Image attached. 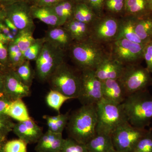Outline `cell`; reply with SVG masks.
Returning a JSON list of instances; mask_svg holds the SVG:
<instances>
[{"label":"cell","mask_w":152,"mask_h":152,"mask_svg":"<svg viewBox=\"0 0 152 152\" xmlns=\"http://www.w3.org/2000/svg\"><path fill=\"white\" fill-rule=\"evenodd\" d=\"M8 44L0 40V64L4 69L8 68Z\"/></svg>","instance_id":"cell-41"},{"label":"cell","mask_w":152,"mask_h":152,"mask_svg":"<svg viewBox=\"0 0 152 152\" xmlns=\"http://www.w3.org/2000/svg\"><path fill=\"white\" fill-rule=\"evenodd\" d=\"M4 75L2 72L0 71V95H4Z\"/></svg>","instance_id":"cell-46"},{"label":"cell","mask_w":152,"mask_h":152,"mask_svg":"<svg viewBox=\"0 0 152 152\" xmlns=\"http://www.w3.org/2000/svg\"><path fill=\"white\" fill-rule=\"evenodd\" d=\"M66 52L45 42L36 61L35 75L41 82L48 81L57 68L64 62Z\"/></svg>","instance_id":"cell-6"},{"label":"cell","mask_w":152,"mask_h":152,"mask_svg":"<svg viewBox=\"0 0 152 152\" xmlns=\"http://www.w3.org/2000/svg\"><path fill=\"white\" fill-rule=\"evenodd\" d=\"M118 80L127 96L152 85L151 73L140 64L125 66Z\"/></svg>","instance_id":"cell-8"},{"label":"cell","mask_w":152,"mask_h":152,"mask_svg":"<svg viewBox=\"0 0 152 152\" xmlns=\"http://www.w3.org/2000/svg\"><path fill=\"white\" fill-rule=\"evenodd\" d=\"M20 1L21 0H0V3L2 4L5 7Z\"/></svg>","instance_id":"cell-47"},{"label":"cell","mask_w":152,"mask_h":152,"mask_svg":"<svg viewBox=\"0 0 152 152\" xmlns=\"http://www.w3.org/2000/svg\"><path fill=\"white\" fill-rule=\"evenodd\" d=\"M109 152H121L118 151H117L116 150L114 149L112 150V151H110Z\"/></svg>","instance_id":"cell-52"},{"label":"cell","mask_w":152,"mask_h":152,"mask_svg":"<svg viewBox=\"0 0 152 152\" xmlns=\"http://www.w3.org/2000/svg\"><path fill=\"white\" fill-rule=\"evenodd\" d=\"M151 13L148 0L125 1L124 16L139 18Z\"/></svg>","instance_id":"cell-24"},{"label":"cell","mask_w":152,"mask_h":152,"mask_svg":"<svg viewBox=\"0 0 152 152\" xmlns=\"http://www.w3.org/2000/svg\"><path fill=\"white\" fill-rule=\"evenodd\" d=\"M3 95H0V96H3Z\"/></svg>","instance_id":"cell-54"},{"label":"cell","mask_w":152,"mask_h":152,"mask_svg":"<svg viewBox=\"0 0 152 152\" xmlns=\"http://www.w3.org/2000/svg\"><path fill=\"white\" fill-rule=\"evenodd\" d=\"M6 18L4 9L0 10V23L4 21V19Z\"/></svg>","instance_id":"cell-48"},{"label":"cell","mask_w":152,"mask_h":152,"mask_svg":"<svg viewBox=\"0 0 152 152\" xmlns=\"http://www.w3.org/2000/svg\"><path fill=\"white\" fill-rule=\"evenodd\" d=\"M125 66L109 57L101 63L94 71L96 77L101 81L120 78Z\"/></svg>","instance_id":"cell-17"},{"label":"cell","mask_w":152,"mask_h":152,"mask_svg":"<svg viewBox=\"0 0 152 152\" xmlns=\"http://www.w3.org/2000/svg\"><path fill=\"white\" fill-rule=\"evenodd\" d=\"M31 5L37 4L40 0H26Z\"/></svg>","instance_id":"cell-49"},{"label":"cell","mask_w":152,"mask_h":152,"mask_svg":"<svg viewBox=\"0 0 152 152\" xmlns=\"http://www.w3.org/2000/svg\"><path fill=\"white\" fill-rule=\"evenodd\" d=\"M4 22L6 26L10 29L11 31L13 33L14 35L16 37L20 32V31L15 26L9 19L6 18L4 19Z\"/></svg>","instance_id":"cell-43"},{"label":"cell","mask_w":152,"mask_h":152,"mask_svg":"<svg viewBox=\"0 0 152 152\" xmlns=\"http://www.w3.org/2000/svg\"><path fill=\"white\" fill-rule=\"evenodd\" d=\"M135 30L137 35L145 44L152 40V13L135 18Z\"/></svg>","instance_id":"cell-21"},{"label":"cell","mask_w":152,"mask_h":152,"mask_svg":"<svg viewBox=\"0 0 152 152\" xmlns=\"http://www.w3.org/2000/svg\"><path fill=\"white\" fill-rule=\"evenodd\" d=\"M71 99L59 92L51 89L47 95L46 101L49 107L60 113V110L63 104Z\"/></svg>","instance_id":"cell-30"},{"label":"cell","mask_w":152,"mask_h":152,"mask_svg":"<svg viewBox=\"0 0 152 152\" xmlns=\"http://www.w3.org/2000/svg\"><path fill=\"white\" fill-rule=\"evenodd\" d=\"M48 81L51 89L72 99H77L80 86V74H77L65 62L57 68Z\"/></svg>","instance_id":"cell-5"},{"label":"cell","mask_w":152,"mask_h":152,"mask_svg":"<svg viewBox=\"0 0 152 152\" xmlns=\"http://www.w3.org/2000/svg\"><path fill=\"white\" fill-rule=\"evenodd\" d=\"M97 124L96 104L82 105L70 115L67 131L70 138L86 144L96 134Z\"/></svg>","instance_id":"cell-2"},{"label":"cell","mask_w":152,"mask_h":152,"mask_svg":"<svg viewBox=\"0 0 152 152\" xmlns=\"http://www.w3.org/2000/svg\"><path fill=\"white\" fill-rule=\"evenodd\" d=\"M60 152H88L86 144L78 142L69 137L65 139Z\"/></svg>","instance_id":"cell-35"},{"label":"cell","mask_w":152,"mask_h":152,"mask_svg":"<svg viewBox=\"0 0 152 152\" xmlns=\"http://www.w3.org/2000/svg\"><path fill=\"white\" fill-rule=\"evenodd\" d=\"M133 152H152V128L140 139Z\"/></svg>","instance_id":"cell-33"},{"label":"cell","mask_w":152,"mask_h":152,"mask_svg":"<svg viewBox=\"0 0 152 152\" xmlns=\"http://www.w3.org/2000/svg\"><path fill=\"white\" fill-rule=\"evenodd\" d=\"M102 82L103 99L115 103H122L127 96L118 79H109Z\"/></svg>","instance_id":"cell-18"},{"label":"cell","mask_w":152,"mask_h":152,"mask_svg":"<svg viewBox=\"0 0 152 152\" xmlns=\"http://www.w3.org/2000/svg\"><path fill=\"white\" fill-rule=\"evenodd\" d=\"M0 68H1V69H4V68H3V66L1 65V64H0Z\"/></svg>","instance_id":"cell-53"},{"label":"cell","mask_w":152,"mask_h":152,"mask_svg":"<svg viewBox=\"0 0 152 152\" xmlns=\"http://www.w3.org/2000/svg\"><path fill=\"white\" fill-rule=\"evenodd\" d=\"M4 75V95L9 99L14 101L29 96L30 87L24 84L14 70L3 69Z\"/></svg>","instance_id":"cell-13"},{"label":"cell","mask_w":152,"mask_h":152,"mask_svg":"<svg viewBox=\"0 0 152 152\" xmlns=\"http://www.w3.org/2000/svg\"><path fill=\"white\" fill-rule=\"evenodd\" d=\"M76 3H85V4H88V0H73Z\"/></svg>","instance_id":"cell-50"},{"label":"cell","mask_w":152,"mask_h":152,"mask_svg":"<svg viewBox=\"0 0 152 152\" xmlns=\"http://www.w3.org/2000/svg\"><path fill=\"white\" fill-rule=\"evenodd\" d=\"M7 136L0 135V152H4V145Z\"/></svg>","instance_id":"cell-45"},{"label":"cell","mask_w":152,"mask_h":152,"mask_svg":"<svg viewBox=\"0 0 152 152\" xmlns=\"http://www.w3.org/2000/svg\"><path fill=\"white\" fill-rule=\"evenodd\" d=\"M63 26L70 33L74 42H80L89 38L90 25L73 19Z\"/></svg>","instance_id":"cell-22"},{"label":"cell","mask_w":152,"mask_h":152,"mask_svg":"<svg viewBox=\"0 0 152 152\" xmlns=\"http://www.w3.org/2000/svg\"><path fill=\"white\" fill-rule=\"evenodd\" d=\"M80 86L77 99L82 105L96 104L103 99L102 82L96 77L94 71H80Z\"/></svg>","instance_id":"cell-11"},{"label":"cell","mask_w":152,"mask_h":152,"mask_svg":"<svg viewBox=\"0 0 152 152\" xmlns=\"http://www.w3.org/2000/svg\"><path fill=\"white\" fill-rule=\"evenodd\" d=\"M30 61L26 60L21 65L14 70L24 84L31 87L35 73L33 71Z\"/></svg>","instance_id":"cell-31"},{"label":"cell","mask_w":152,"mask_h":152,"mask_svg":"<svg viewBox=\"0 0 152 152\" xmlns=\"http://www.w3.org/2000/svg\"><path fill=\"white\" fill-rule=\"evenodd\" d=\"M88 152H109L115 149L111 136L96 134L86 144Z\"/></svg>","instance_id":"cell-23"},{"label":"cell","mask_w":152,"mask_h":152,"mask_svg":"<svg viewBox=\"0 0 152 152\" xmlns=\"http://www.w3.org/2000/svg\"><path fill=\"white\" fill-rule=\"evenodd\" d=\"M126 0H105L104 14L121 18L125 15Z\"/></svg>","instance_id":"cell-29"},{"label":"cell","mask_w":152,"mask_h":152,"mask_svg":"<svg viewBox=\"0 0 152 152\" xmlns=\"http://www.w3.org/2000/svg\"><path fill=\"white\" fill-rule=\"evenodd\" d=\"M62 1L63 0H40L36 5L40 6L52 7Z\"/></svg>","instance_id":"cell-44"},{"label":"cell","mask_w":152,"mask_h":152,"mask_svg":"<svg viewBox=\"0 0 152 152\" xmlns=\"http://www.w3.org/2000/svg\"><path fill=\"white\" fill-rule=\"evenodd\" d=\"M120 18L104 14L90 25V39L107 45L117 39Z\"/></svg>","instance_id":"cell-9"},{"label":"cell","mask_w":152,"mask_h":152,"mask_svg":"<svg viewBox=\"0 0 152 152\" xmlns=\"http://www.w3.org/2000/svg\"><path fill=\"white\" fill-rule=\"evenodd\" d=\"M12 102L4 95L0 96V117H9L7 112Z\"/></svg>","instance_id":"cell-42"},{"label":"cell","mask_w":152,"mask_h":152,"mask_svg":"<svg viewBox=\"0 0 152 152\" xmlns=\"http://www.w3.org/2000/svg\"><path fill=\"white\" fill-rule=\"evenodd\" d=\"M31 13L33 19H38L50 27L62 26L51 7L31 5Z\"/></svg>","instance_id":"cell-19"},{"label":"cell","mask_w":152,"mask_h":152,"mask_svg":"<svg viewBox=\"0 0 152 152\" xmlns=\"http://www.w3.org/2000/svg\"><path fill=\"white\" fill-rule=\"evenodd\" d=\"M97 124L96 133L111 136L121 125L127 122L121 104L103 99L96 104Z\"/></svg>","instance_id":"cell-4"},{"label":"cell","mask_w":152,"mask_h":152,"mask_svg":"<svg viewBox=\"0 0 152 152\" xmlns=\"http://www.w3.org/2000/svg\"><path fill=\"white\" fill-rule=\"evenodd\" d=\"M121 104L130 124L140 129L149 126L152 119V95L148 89L129 95Z\"/></svg>","instance_id":"cell-3"},{"label":"cell","mask_w":152,"mask_h":152,"mask_svg":"<svg viewBox=\"0 0 152 152\" xmlns=\"http://www.w3.org/2000/svg\"><path fill=\"white\" fill-rule=\"evenodd\" d=\"M7 115L18 122L24 121L31 119L26 104L20 99L12 101L7 112Z\"/></svg>","instance_id":"cell-26"},{"label":"cell","mask_w":152,"mask_h":152,"mask_svg":"<svg viewBox=\"0 0 152 152\" xmlns=\"http://www.w3.org/2000/svg\"><path fill=\"white\" fill-rule=\"evenodd\" d=\"M148 2L151 8V10L152 12V0H148Z\"/></svg>","instance_id":"cell-51"},{"label":"cell","mask_w":152,"mask_h":152,"mask_svg":"<svg viewBox=\"0 0 152 152\" xmlns=\"http://www.w3.org/2000/svg\"><path fill=\"white\" fill-rule=\"evenodd\" d=\"M135 21V17L124 16L120 18L119 27L116 39H125L134 42L144 44L136 34Z\"/></svg>","instance_id":"cell-20"},{"label":"cell","mask_w":152,"mask_h":152,"mask_svg":"<svg viewBox=\"0 0 152 152\" xmlns=\"http://www.w3.org/2000/svg\"><path fill=\"white\" fill-rule=\"evenodd\" d=\"M145 44L118 39L107 45L110 57L124 66L140 64L143 59Z\"/></svg>","instance_id":"cell-7"},{"label":"cell","mask_w":152,"mask_h":152,"mask_svg":"<svg viewBox=\"0 0 152 152\" xmlns=\"http://www.w3.org/2000/svg\"><path fill=\"white\" fill-rule=\"evenodd\" d=\"M45 42L44 37L36 39L35 42L24 53L26 60L36 61L40 53Z\"/></svg>","instance_id":"cell-34"},{"label":"cell","mask_w":152,"mask_h":152,"mask_svg":"<svg viewBox=\"0 0 152 152\" xmlns=\"http://www.w3.org/2000/svg\"></svg>","instance_id":"cell-56"},{"label":"cell","mask_w":152,"mask_h":152,"mask_svg":"<svg viewBox=\"0 0 152 152\" xmlns=\"http://www.w3.org/2000/svg\"><path fill=\"white\" fill-rule=\"evenodd\" d=\"M12 132L19 139L28 144L37 142L43 134L42 129L32 119L15 124Z\"/></svg>","instance_id":"cell-14"},{"label":"cell","mask_w":152,"mask_h":152,"mask_svg":"<svg viewBox=\"0 0 152 152\" xmlns=\"http://www.w3.org/2000/svg\"><path fill=\"white\" fill-rule=\"evenodd\" d=\"M67 52L80 71H95L101 63L110 57L107 45L99 43L90 38L74 42Z\"/></svg>","instance_id":"cell-1"},{"label":"cell","mask_w":152,"mask_h":152,"mask_svg":"<svg viewBox=\"0 0 152 152\" xmlns=\"http://www.w3.org/2000/svg\"><path fill=\"white\" fill-rule=\"evenodd\" d=\"M143 59L146 64V68L152 73V40L145 44L143 48Z\"/></svg>","instance_id":"cell-39"},{"label":"cell","mask_w":152,"mask_h":152,"mask_svg":"<svg viewBox=\"0 0 152 152\" xmlns=\"http://www.w3.org/2000/svg\"><path fill=\"white\" fill-rule=\"evenodd\" d=\"M15 124L9 117H0V135L7 136L12 132Z\"/></svg>","instance_id":"cell-38"},{"label":"cell","mask_w":152,"mask_h":152,"mask_svg":"<svg viewBox=\"0 0 152 152\" xmlns=\"http://www.w3.org/2000/svg\"><path fill=\"white\" fill-rule=\"evenodd\" d=\"M33 33L30 31H20L14 41L23 53L35 42L36 39L33 37Z\"/></svg>","instance_id":"cell-32"},{"label":"cell","mask_w":152,"mask_h":152,"mask_svg":"<svg viewBox=\"0 0 152 152\" xmlns=\"http://www.w3.org/2000/svg\"><path fill=\"white\" fill-rule=\"evenodd\" d=\"M31 5L21 0L4 7L6 18L9 19L20 31L34 33L35 25L31 13Z\"/></svg>","instance_id":"cell-12"},{"label":"cell","mask_w":152,"mask_h":152,"mask_svg":"<svg viewBox=\"0 0 152 152\" xmlns=\"http://www.w3.org/2000/svg\"><path fill=\"white\" fill-rule=\"evenodd\" d=\"M69 115V113L61 114L59 119L56 124L48 126V130L54 133L62 134L63 131L67 125Z\"/></svg>","instance_id":"cell-37"},{"label":"cell","mask_w":152,"mask_h":152,"mask_svg":"<svg viewBox=\"0 0 152 152\" xmlns=\"http://www.w3.org/2000/svg\"><path fill=\"white\" fill-rule=\"evenodd\" d=\"M105 0H88V5L92 9L98 17L104 15V6Z\"/></svg>","instance_id":"cell-40"},{"label":"cell","mask_w":152,"mask_h":152,"mask_svg":"<svg viewBox=\"0 0 152 152\" xmlns=\"http://www.w3.org/2000/svg\"><path fill=\"white\" fill-rule=\"evenodd\" d=\"M28 144L21 139L7 141L4 145V152H27Z\"/></svg>","instance_id":"cell-36"},{"label":"cell","mask_w":152,"mask_h":152,"mask_svg":"<svg viewBox=\"0 0 152 152\" xmlns=\"http://www.w3.org/2000/svg\"><path fill=\"white\" fill-rule=\"evenodd\" d=\"M147 130L136 127L128 122L121 125L112 133L114 148L121 152H133L136 145Z\"/></svg>","instance_id":"cell-10"},{"label":"cell","mask_w":152,"mask_h":152,"mask_svg":"<svg viewBox=\"0 0 152 152\" xmlns=\"http://www.w3.org/2000/svg\"><path fill=\"white\" fill-rule=\"evenodd\" d=\"M76 3L73 0H63L52 6L63 26L73 19L74 11Z\"/></svg>","instance_id":"cell-25"},{"label":"cell","mask_w":152,"mask_h":152,"mask_svg":"<svg viewBox=\"0 0 152 152\" xmlns=\"http://www.w3.org/2000/svg\"><path fill=\"white\" fill-rule=\"evenodd\" d=\"M8 50V66L7 68L15 70L26 61L23 53L20 50L14 41L9 43Z\"/></svg>","instance_id":"cell-28"},{"label":"cell","mask_w":152,"mask_h":152,"mask_svg":"<svg viewBox=\"0 0 152 152\" xmlns=\"http://www.w3.org/2000/svg\"><path fill=\"white\" fill-rule=\"evenodd\" d=\"M92 9L85 3L76 4L73 19L77 20L91 25L98 18Z\"/></svg>","instance_id":"cell-27"},{"label":"cell","mask_w":152,"mask_h":152,"mask_svg":"<svg viewBox=\"0 0 152 152\" xmlns=\"http://www.w3.org/2000/svg\"><path fill=\"white\" fill-rule=\"evenodd\" d=\"M36 152H42L36 151Z\"/></svg>","instance_id":"cell-55"},{"label":"cell","mask_w":152,"mask_h":152,"mask_svg":"<svg viewBox=\"0 0 152 152\" xmlns=\"http://www.w3.org/2000/svg\"><path fill=\"white\" fill-rule=\"evenodd\" d=\"M62 134L48 130L43 134L35 148L36 151L60 152L64 141Z\"/></svg>","instance_id":"cell-16"},{"label":"cell","mask_w":152,"mask_h":152,"mask_svg":"<svg viewBox=\"0 0 152 152\" xmlns=\"http://www.w3.org/2000/svg\"><path fill=\"white\" fill-rule=\"evenodd\" d=\"M44 38L46 42L66 53L74 42L70 33L63 26L50 27Z\"/></svg>","instance_id":"cell-15"}]
</instances>
